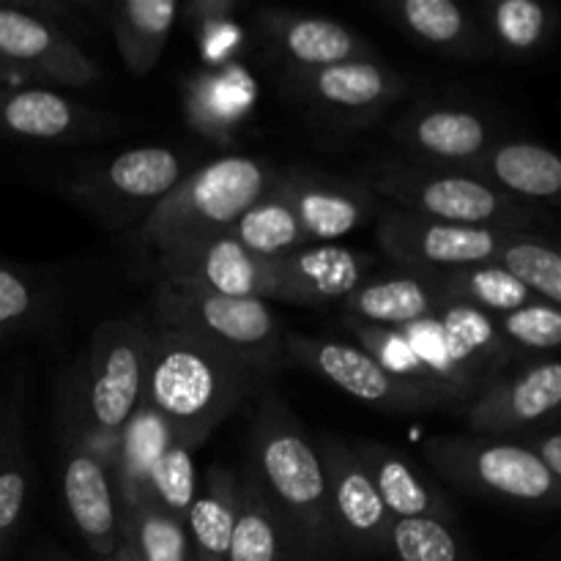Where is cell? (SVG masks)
<instances>
[{"mask_svg":"<svg viewBox=\"0 0 561 561\" xmlns=\"http://www.w3.org/2000/svg\"><path fill=\"white\" fill-rule=\"evenodd\" d=\"M294 559L290 537L283 520L274 513L272 502L263 493L247 466L239 474V513H236L233 537L225 561H288Z\"/></svg>","mask_w":561,"mask_h":561,"instance_id":"30","label":"cell"},{"mask_svg":"<svg viewBox=\"0 0 561 561\" xmlns=\"http://www.w3.org/2000/svg\"><path fill=\"white\" fill-rule=\"evenodd\" d=\"M197 493V471H195V449L186 447L175 436H170L162 447L157 449L151 460L142 469L137 480L135 493L121 504L135 502V499H148L164 513L184 520L192 499Z\"/></svg>","mask_w":561,"mask_h":561,"instance_id":"34","label":"cell"},{"mask_svg":"<svg viewBox=\"0 0 561 561\" xmlns=\"http://www.w3.org/2000/svg\"><path fill=\"white\" fill-rule=\"evenodd\" d=\"M316 447L321 455L323 474H327L329 515H332L337 548H348L359 557L389 553L392 518L351 444L337 436H323L318 438Z\"/></svg>","mask_w":561,"mask_h":561,"instance_id":"12","label":"cell"},{"mask_svg":"<svg viewBox=\"0 0 561 561\" xmlns=\"http://www.w3.org/2000/svg\"><path fill=\"white\" fill-rule=\"evenodd\" d=\"M279 175L283 170L247 153H228L192 168L181 184L146 214L142 244L162 255L206 236L225 233L277 184Z\"/></svg>","mask_w":561,"mask_h":561,"instance_id":"4","label":"cell"},{"mask_svg":"<svg viewBox=\"0 0 561 561\" xmlns=\"http://www.w3.org/2000/svg\"><path fill=\"white\" fill-rule=\"evenodd\" d=\"M373 257L343 244H307L277 261L283 305H343L367 279Z\"/></svg>","mask_w":561,"mask_h":561,"instance_id":"21","label":"cell"},{"mask_svg":"<svg viewBox=\"0 0 561 561\" xmlns=\"http://www.w3.org/2000/svg\"><path fill=\"white\" fill-rule=\"evenodd\" d=\"M389 137L405 151L409 162L431 168L469 170L496 142L485 115L460 104L422 102L405 110Z\"/></svg>","mask_w":561,"mask_h":561,"instance_id":"15","label":"cell"},{"mask_svg":"<svg viewBox=\"0 0 561 561\" xmlns=\"http://www.w3.org/2000/svg\"><path fill=\"white\" fill-rule=\"evenodd\" d=\"M107 561H135V559L129 557V551H126V548H124V542H121V548H118V551H115L113 557H110Z\"/></svg>","mask_w":561,"mask_h":561,"instance_id":"44","label":"cell"},{"mask_svg":"<svg viewBox=\"0 0 561 561\" xmlns=\"http://www.w3.org/2000/svg\"><path fill=\"white\" fill-rule=\"evenodd\" d=\"M277 190L294 208L310 244H334L383 211V203L359 179L318 170H283Z\"/></svg>","mask_w":561,"mask_h":561,"instance_id":"16","label":"cell"},{"mask_svg":"<svg viewBox=\"0 0 561 561\" xmlns=\"http://www.w3.org/2000/svg\"><path fill=\"white\" fill-rule=\"evenodd\" d=\"M244 250L252 255L263 257V261H279V257L290 255V252L307 247L305 230H301L299 219H296L294 208L288 206L283 195H279L277 184L266 192L257 203H252L244 214L233 222L228 230Z\"/></svg>","mask_w":561,"mask_h":561,"instance_id":"33","label":"cell"},{"mask_svg":"<svg viewBox=\"0 0 561 561\" xmlns=\"http://www.w3.org/2000/svg\"><path fill=\"white\" fill-rule=\"evenodd\" d=\"M0 64L44 88H91L102 77L64 25L33 14L25 3H0Z\"/></svg>","mask_w":561,"mask_h":561,"instance_id":"10","label":"cell"},{"mask_svg":"<svg viewBox=\"0 0 561 561\" xmlns=\"http://www.w3.org/2000/svg\"><path fill=\"white\" fill-rule=\"evenodd\" d=\"M255 104V82L241 64L208 69L186 91V118L214 140H228L241 118Z\"/></svg>","mask_w":561,"mask_h":561,"instance_id":"29","label":"cell"},{"mask_svg":"<svg viewBox=\"0 0 561 561\" xmlns=\"http://www.w3.org/2000/svg\"><path fill=\"white\" fill-rule=\"evenodd\" d=\"M190 162L173 148L142 146L115 153L82 181V195L96 206L151 211L190 173Z\"/></svg>","mask_w":561,"mask_h":561,"instance_id":"20","label":"cell"},{"mask_svg":"<svg viewBox=\"0 0 561 561\" xmlns=\"http://www.w3.org/2000/svg\"><path fill=\"white\" fill-rule=\"evenodd\" d=\"M513 438L520 447L529 449L557 480H561V431L557 427V422H548V427L540 425L535 431L518 433Z\"/></svg>","mask_w":561,"mask_h":561,"instance_id":"40","label":"cell"},{"mask_svg":"<svg viewBox=\"0 0 561 561\" xmlns=\"http://www.w3.org/2000/svg\"><path fill=\"white\" fill-rule=\"evenodd\" d=\"M25 561H75L69 553H60V551H38L33 557H27Z\"/></svg>","mask_w":561,"mask_h":561,"instance_id":"43","label":"cell"},{"mask_svg":"<svg viewBox=\"0 0 561 561\" xmlns=\"http://www.w3.org/2000/svg\"><path fill=\"white\" fill-rule=\"evenodd\" d=\"M482 184L520 203H557L561 192V162L551 148L540 142L504 140L493 142L469 170Z\"/></svg>","mask_w":561,"mask_h":561,"instance_id":"24","label":"cell"},{"mask_svg":"<svg viewBox=\"0 0 561 561\" xmlns=\"http://www.w3.org/2000/svg\"><path fill=\"white\" fill-rule=\"evenodd\" d=\"M0 85H36L27 75H22L20 69H11V66L0 64Z\"/></svg>","mask_w":561,"mask_h":561,"instance_id":"42","label":"cell"},{"mask_svg":"<svg viewBox=\"0 0 561 561\" xmlns=\"http://www.w3.org/2000/svg\"><path fill=\"white\" fill-rule=\"evenodd\" d=\"M504 239L507 230L431 222L392 206H383L376 219V241L381 244L383 255L394 266L425 277L491 263Z\"/></svg>","mask_w":561,"mask_h":561,"instance_id":"8","label":"cell"},{"mask_svg":"<svg viewBox=\"0 0 561 561\" xmlns=\"http://www.w3.org/2000/svg\"><path fill=\"white\" fill-rule=\"evenodd\" d=\"M425 458L444 480L469 493L518 507L553 510L561 502V480L515 438L433 436Z\"/></svg>","mask_w":561,"mask_h":561,"instance_id":"7","label":"cell"},{"mask_svg":"<svg viewBox=\"0 0 561 561\" xmlns=\"http://www.w3.org/2000/svg\"><path fill=\"white\" fill-rule=\"evenodd\" d=\"M491 263L518 279L535 299L561 307V255L546 236L507 233Z\"/></svg>","mask_w":561,"mask_h":561,"instance_id":"35","label":"cell"},{"mask_svg":"<svg viewBox=\"0 0 561 561\" xmlns=\"http://www.w3.org/2000/svg\"><path fill=\"white\" fill-rule=\"evenodd\" d=\"M482 31L493 49L529 58L548 47L557 31V9L540 0H491L482 9Z\"/></svg>","mask_w":561,"mask_h":561,"instance_id":"31","label":"cell"},{"mask_svg":"<svg viewBox=\"0 0 561 561\" xmlns=\"http://www.w3.org/2000/svg\"><path fill=\"white\" fill-rule=\"evenodd\" d=\"M493 327H496V334L507 345L515 362L520 356H542L546 359V356H553V351L561 345V310L542 299L496 316Z\"/></svg>","mask_w":561,"mask_h":561,"instance_id":"37","label":"cell"},{"mask_svg":"<svg viewBox=\"0 0 561 561\" xmlns=\"http://www.w3.org/2000/svg\"><path fill=\"white\" fill-rule=\"evenodd\" d=\"M148 337L151 323L142 316L99 323L66 394V436L96 449L107 463L146 398Z\"/></svg>","mask_w":561,"mask_h":561,"instance_id":"3","label":"cell"},{"mask_svg":"<svg viewBox=\"0 0 561 561\" xmlns=\"http://www.w3.org/2000/svg\"><path fill=\"white\" fill-rule=\"evenodd\" d=\"M436 285L453 301L469 305L485 316L496 318L504 312H513L518 307L535 301V296L524 288L515 277H510L496 263H480V266H466L458 272L436 274Z\"/></svg>","mask_w":561,"mask_h":561,"instance_id":"36","label":"cell"},{"mask_svg":"<svg viewBox=\"0 0 561 561\" xmlns=\"http://www.w3.org/2000/svg\"><path fill=\"white\" fill-rule=\"evenodd\" d=\"M261 381V373L206 340L151 323L142 403L186 447H201Z\"/></svg>","mask_w":561,"mask_h":561,"instance_id":"1","label":"cell"},{"mask_svg":"<svg viewBox=\"0 0 561 561\" xmlns=\"http://www.w3.org/2000/svg\"><path fill=\"white\" fill-rule=\"evenodd\" d=\"M42 310V296L31 279L16 268L0 263V332H14L27 327Z\"/></svg>","mask_w":561,"mask_h":561,"instance_id":"39","label":"cell"},{"mask_svg":"<svg viewBox=\"0 0 561 561\" xmlns=\"http://www.w3.org/2000/svg\"><path fill=\"white\" fill-rule=\"evenodd\" d=\"M389 553L398 561H460V540L444 520L392 518Z\"/></svg>","mask_w":561,"mask_h":561,"instance_id":"38","label":"cell"},{"mask_svg":"<svg viewBox=\"0 0 561 561\" xmlns=\"http://www.w3.org/2000/svg\"><path fill=\"white\" fill-rule=\"evenodd\" d=\"M121 542L135 561H197L184 520L148 499L121 504Z\"/></svg>","mask_w":561,"mask_h":561,"instance_id":"32","label":"cell"},{"mask_svg":"<svg viewBox=\"0 0 561 561\" xmlns=\"http://www.w3.org/2000/svg\"><path fill=\"white\" fill-rule=\"evenodd\" d=\"M104 25L110 27L124 58L126 69L146 77L162 58L175 22H179V0H113L99 5Z\"/></svg>","mask_w":561,"mask_h":561,"instance_id":"26","label":"cell"},{"mask_svg":"<svg viewBox=\"0 0 561 561\" xmlns=\"http://www.w3.org/2000/svg\"><path fill=\"white\" fill-rule=\"evenodd\" d=\"M115 121L44 85H0V137L25 142H88L113 135Z\"/></svg>","mask_w":561,"mask_h":561,"instance_id":"18","label":"cell"},{"mask_svg":"<svg viewBox=\"0 0 561 561\" xmlns=\"http://www.w3.org/2000/svg\"><path fill=\"white\" fill-rule=\"evenodd\" d=\"M257 31L263 47L285 66V71H312L345 60L378 58L367 38L332 16L263 9L257 14Z\"/></svg>","mask_w":561,"mask_h":561,"instance_id":"19","label":"cell"},{"mask_svg":"<svg viewBox=\"0 0 561 561\" xmlns=\"http://www.w3.org/2000/svg\"><path fill=\"white\" fill-rule=\"evenodd\" d=\"M285 91L332 124H370L405 93V82L378 58L345 60L312 71H283Z\"/></svg>","mask_w":561,"mask_h":561,"instance_id":"9","label":"cell"},{"mask_svg":"<svg viewBox=\"0 0 561 561\" xmlns=\"http://www.w3.org/2000/svg\"><path fill=\"white\" fill-rule=\"evenodd\" d=\"M236 513H239V474L222 463L211 466L197 480V493L184 515L186 535L197 561L228 559Z\"/></svg>","mask_w":561,"mask_h":561,"instance_id":"28","label":"cell"},{"mask_svg":"<svg viewBox=\"0 0 561 561\" xmlns=\"http://www.w3.org/2000/svg\"><path fill=\"white\" fill-rule=\"evenodd\" d=\"M449 296L425 274L365 279L343 301L345 321L378 329H411L436 318L449 305Z\"/></svg>","mask_w":561,"mask_h":561,"instance_id":"23","label":"cell"},{"mask_svg":"<svg viewBox=\"0 0 561 561\" xmlns=\"http://www.w3.org/2000/svg\"><path fill=\"white\" fill-rule=\"evenodd\" d=\"M181 11H186L192 27L206 38L211 36V33H217V27L230 25V16H233L236 3H228V0H201V3H192L186 5V9L181 5Z\"/></svg>","mask_w":561,"mask_h":561,"instance_id":"41","label":"cell"},{"mask_svg":"<svg viewBox=\"0 0 561 561\" xmlns=\"http://www.w3.org/2000/svg\"><path fill=\"white\" fill-rule=\"evenodd\" d=\"M359 181L383 206L431 222L507 230V233L513 230L537 233V222H542L537 206L502 195L463 170L431 168L403 159V162L373 164L359 175Z\"/></svg>","mask_w":561,"mask_h":561,"instance_id":"5","label":"cell"},{"mask_svg":"<svg viewBox=\"0 0 561 561\" xmlns=\"http://www.w3.org/2000/svg\"><path fill=\"white\" fill-rule=\"evenodd\" d=\"M398 31L455 58H485L491 53L480 20L453 0H392L381 5Z\"/></svg>","mask_w":561,"mask_h":561,"instance_id":"25","label":"cell"},{"mask_svg":"<svg viewBox=\"0 0 561 561\" xmlns=\"http://www.w3.org/2000/svg\"><path fill=\"white\" fill-rule=\"evenodd\" d=\"M351 449L370 477L389 518H433L453 524L455 510L447 493L422 474L409 455L370 438H359Z\"/></svg>","mask_w":561,"mask_h":561,"instance_id":"22","label":"cell"},{"mask_svg":"<svg viewBox=\"0 0 561 561\" xmlns=\"http://www.w3.org/2000/svg\"><path fill=\"white\" fill-rule=\"evenodd\" d=\"M283 520L296 561H321L334 553L327 474L316 442L277 392H266L250 427V463Z\"/></svg>","mask_w":561,"mask_h":561,"instance_id":"2","label":"cell"},{"mask_svg":"<svg viewBox=\"0 0 561 561\" xmlns=\"http://www.w3.org/2000/svg\"><path fill=\"white\" fill-rule=\"evenodd\" d=\"M283 356L296 365L307 367L318 378L351 394L359 403L381 411H427L442 409L433 398L405 387L398 378L389 376L367 351L354 343H340L327 337H307V334L285 332Z\"/></svg>","mask_w":561,"mask_h":561,"instance_id":"11","label":"cell"},{"mask_svg":"<svg viewBox=\"0 0 561 561\" xmlns=\"http://www.w3.org/2000/svg\"><path fill=\"white\" fill-rule=\"evenodd\" d=\"M33 471L22 427V389L0 398V561H9L31 499Z\"/></svg>","mask_w":561,"mask_h":561,"instance_id":"27","label":"cell"},{"mask_svg":"<svg viewBox=\"0 0 561 561\" xmlns=\"http://www.w3.org/2000/svg\"><path fill=\"white\" fill-rule=\"evenodd\" d=\"M60 496L71 524L99 561L121 548V502L110 463L88 444L64 433Z\"/></svg>","mask_w":561,"mask_h":561,"instance_id":"17","label":"cell"},{"mask_svg":"<svg viewBox=\"0 0 561 561\" xmlns=\"http://www.w3.org/2000/svg\"><path fill=\"white\" fill-rule=\"evenodd\" d=\"M559 405L561 365L557 356H546L488 381L466 405V422L477 436L513 438L557 422Z\"/></svg>","mask_w":561,"mask_h":561,"instance_id":"14","label":"cell"},{"mask_svg":"<svg viewBox=\"0 0 561 561\" xmlns=\"http://www.w3.org/2000/svg\"><path fill=\"white\" fill-rule=\"evenodd\" d=\"M159 272L162 279L195 285L211 294L261 301L279 299L277 261L252 255L228 230L162 252Z\"/></svg>","mask_w":561,"mask_h":561,"instance_id":"13","label":"cell"},{"mask_svg":"<svg viewBox=\"0 0 561 561\" xmlns=\"http://www.w3.org/2000/svg\"><path fill=\"white\" fill-rule=\"evenodd\" d=\"M151 323L195 334L263 378L272 376L283 359L285 329L272 305L261 299H236L175 279H159Z\"/></svg>","mask_w":561,"mask_h":561,"instance_id":"6","label":"cell"}]
</instances>
